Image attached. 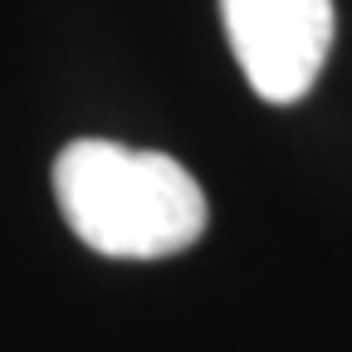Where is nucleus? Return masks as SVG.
Listing matches in <instances>:
<instances>
[{"label": "nucleus", "mask_w": 352, "mask_h": 352, "mask_svg": "<svg viewBox=\"0 0 352 352\" xmlns=\"http://www.w3.org/2000/svg\"><path fill=\"white\" fill-rule=\"evenodd\" d=\"M240 74L264 103H298L333 50V0H220Z\"/></svg>", "instance_id": "f03ea898"}, {"label": "nucleus", "mask_w": 352, "mask_h": 352, "mask_svg": "<svg viewBox=\"0 0 352 352\" xmlns=\"http://www.w3.org/2000/svg\"><path fill=\"white\" fill-rule=\"evenodd\" d=\"M54 196L69 230L108 259H166L206 230V196L182 162L103 138L59 152Z\"/></svg>", "instance_id": "f257e3e1"}]
</instances>
